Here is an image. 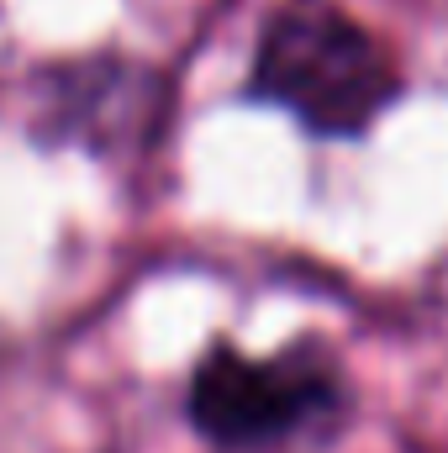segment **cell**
<instances>
[{"label": "cell", "mask_w": 448, "mask_h": 453, "mask_svg": "<svg viewBox=\"0 0 448 453\" xmlns=\"http://www.w3.org/2000/svg\"><path fill=\"white\" fill-rule=\"evenodd\" d=\"M337 401L333 369L312 353L248 358L217 348L190 380V422L222 449H264L317 422Z\"/></svg>", "instance_id": "7a4b0ae2"}, {"label": "cell", "mask_w": 448, "mask_h": 453, "mask_svg": "<svg viewBox=\"0 0 448 453\" xmlns=\"http://www.w3.org/2000/svg\"><path fill=\"white\" fill-rule=\"evenodd\" d=\"M401 80L390 53L333 5H285L253 58V96L274 101L322 137H353L396 101Z\"/></svg>", "instance_id": "6da1fadb"}]
</instances>
